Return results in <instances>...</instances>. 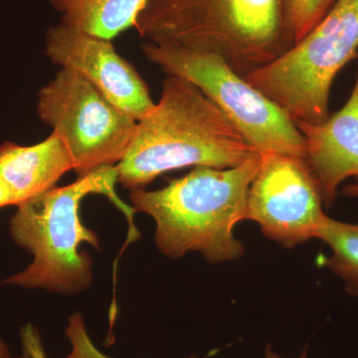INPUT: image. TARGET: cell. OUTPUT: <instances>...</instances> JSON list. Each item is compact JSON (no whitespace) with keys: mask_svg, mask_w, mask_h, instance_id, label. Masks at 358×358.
<instances>
[{"mask_svg":"<svg viewBox=\"0 0 358 358\" xmlns=\"http://www.w3.org/2000/svg\"><path fill=\"white\" fill-rule=\"evenodd\" d=\"M256 150L203 92L167 75L152 112L136 122L128 152L117 164V182L141 189L157 176L185 167L231 169Z\"/></svg>","mask_w":358,"mask_h":358,"instance_id":"cell-1","label":"cell"},{"mask_svg":"<svg viewBox=\"0 0 358 358\" xmlns=\"http://www.w3.org/2000/svg\"><path fill=\"white\" fill-rule=\"evenodd\" d=\"M141 38L214 54L246 79L296 44L288 0H148Z\"/></svg>","mask_w":358,"mask_h":358,"instance_id":"cell-2","label":"cell"},{"mask_svg":"<svg viewBox=\"0 0 358 358\" xmlns=\"http://www.w3.org/2000/svg\"><path fill=\"white\" fill-rule=\"evenodd\" d=\"M262 160L256 152L231 169L195 167L160 189L131 190L129 199L134 211L155 221V242L164 256L197 251L209 263L236 260L244 248L234 228L246 220L250 185Z\"/></svg>","mask_w":358,"mask_h":358,"instance_id":"cell-3","label":"cell"},{"mask_svg":"<svg viewBox=\"0 0 358 358\" xmlns=\"http://www.w3.org/2000/svg\"><path fill=\"white\" fill-rule=\"evenodd\" d=\"M117 182V166H103L69 185L51 188L17 205L9 221V232L18 246L32 254L33 261L3 284L64 294L88 288L93 281V262L80 248L88 243L100 249V239L84 225L80 208L85 197L103 194L127 213L134 211L115 194Z\"/></svg>","mask_w":358,"mask_h":358,"instance_id":"cell-4","label":"cell"},{"mask_svg":"<svg viewBox=\"0 0 358 358\" xmlns=\"http://www.w3.org/2000/svg\"><path fill=\"white\" fill-rule=\"evenodd\" d=\"M358 53V0H338L326 17L284 55L246 78L294 120L329 119L339 71Z\"/></svg>","mask_w":358,"mask_h":358,"instance_id":"cell-5","label":"cell"},{"mask_svg":"<svg viewBox=\"0 0 358 358\" xmlns=\"http://www.w3.org/2000/svg\"><path fill=\"white\" fill-rule=\"evenodd\" d=\"M141 51L166 75L182 78L203 92L259 154L305 159V138L293 117L218 56L148 41Z\"/></svg>","mask_w":358,"mask_h":358,"instance_id":"cell-6","label":"cell"},{"mask_svg":"<svg viewBox=\"0 0 358 358\" xmlns=\"http://www.w3.org/2000/svg\"><path fill=\"white\" fill-rule=\"evenodd\" d=\"M36 112L64 143L78 178L117 166L128 152L138 122L83 77L63 68L40 89Z\"/></svg>","mask_w":358,"mask_h":358,"instance_id":"cell-7","label":"cell"},{"mask_svg":"<svg viewBox=\"0 0 358 358\" xmlns=\"http://www.w3.org/2000/svg\"><path fill=\"white\" fill-rule=\"evenodd\" d=\"M250 185L246 219L287 248L315 238L327 217L317 179L303 157L262 155Z\"/></svg>","mask_w":358,"mask_h":358,"instance_id":"cell-8","label":"cell"},{"mask_svg":"<svg viewBox=\"0 0 358 358\" xmlns=\"http://www.w3.org/2000/svg\"><path fill=\"white\" fill-rule=\"evenodd\" d=\"M45 53L54 64L83 77L136 122L154 109L147 84L110 40L59 23L46 33Z\"/></svg>","mask_w":358,"mask_h":358,"instance_id":"cell-9","label":"cell"},{"mask_svg":"<svg viewBox=\"0 0 358 358\" xmlns=\"http://www.w3.org/2000/svg\"><path fill=\"white\" fill-rule=\"evenodd\" d=\"M305 138L306 157L319 183L324 203L331 206L343 181L358 179V73L348 102L320 124L294 120Z\"/></svg>","mask_w":358,"mask_h":358,"instance_id":"cell-10","label":"cell"},{"mask_svg":"<svg viewBox=\"0 0 358 358\" xmlns=\"http://www.w3.org/2000/svg\"><path fill=\"white\" fill-rule=\"evenodd\" d=\"M73 171L67 148L57 134L36 145H20L11 141L0 145V178L13 195L15 206L55 187Z\"/></svg>","mask_w":358,"mask_h":358,"instance_id":"cell-11","label":"cell"},{"mask_svg":"<svg viewBox=\"0 0 358 358\" xmlns=\"http://www.w3.org/2000/svg\"><path fill=\"white\" fill-rule=\"evenodd\" d=\"M148 0H51L60 13L61 23L110 40L129 28L136 20Z\"/></svg>","mask_w":358,"mask_h":358,"instance_id":"cell-12","label":"cell"},{"mask_svg":"<svg viewBox=\"0 0 358 358\" xmlns=\"http://www.w3.org/2000/svg\"><path fill=\"white\" fill-rule=\"evenodd\" d=\"M317 239L331 247L327 266L346 284L348 293L358 296V225L327 216L317 230Z\"/></svg>","mask_w":358,"mask_h":358,"instance_id":"cell-13","label":"cell"},{"mask_svg":"<svg viewBox=\"0 0 358 358\" xmlns=\"http://www.w3.org/2000/svg\"><path fill=\"white\" fill-rule=\"evenodd\" d=\"M338 0H288L289 22L298 43L326 17Z\"/></svg>","mask_w":358,"mask_h":358,"instance_id":"cell-14","label":"cell"},{"mask_svg":"<svg viewBox=\"0 0 358 358\" xmlns=\"http://www.w3.org/2000/svg\"><path fill=\"white\" fill-rule=\"evenodd\" d=\"M65 334L71 345V352L65 358H112L101 352L94 345L87 331L81 313H74L70 317ZM187 358L199 357L192 355Z\"/></svg>","mask_w":358,"mask_h":358,"instance_id":"cell-15","label":"cell"},{"mask_svg":"<svg viewBox=\"0 0 358 358\" xmlns=\"http://www.w3.org/2000/svg\"><path fill=\"white\" fill-rule=\"evenodd\" d=\"M22 358H47L38 329L33 324H25L20 329Z\"/></svg>","mask_w":358,"mask_h":358,"instance_id":"cell-16","label":"cell"},{"mask_svg":"<svg viewBox=\"0 0 358 358\" xmlns=\"http://www.w3.org/2000/svg\"><path fill=\"white\" fill-rule=\"evenodd\" d=\"M15 206L13 195L2 178H0V209L7 206Z\"/></svg>","mask_w":358,"mask_h":358,"instance_id":"cell-17","label":"cell"},{"mask_svg":"<svg viewBox=\"0 0 358 358\" xmlns=\"http://www.w3.org/2000/svg\"><path fill=\"white\" fill-rule=\"evenodd\" d=\"M343 193L348 197H357L358 199V182L346 186Z\"/></svg>","mask_w":358,"mask_h":358,"instance_id":"cell-18","label":"cell"},{"mask_svg":"<svg viewBox=\"0 0 358 358\" xmlns=\"http://www.w3.org/2000/svg\"><path fill=\"white\" fill-rule=\"evenodd\" d=\"M0 358H13L1 336H0Z\"/></svg>","mask_w":358,"mask_h":358,"instance_id":"cell-19","label":"cell"},{"mask_svg":"<svg viewBox=\"0 0 358 358\" xmlns=\"http://www.w3.org/2000/svg\"><path fill=\"white\" fill-rule=\"evenodd\" d=\"M265 358H282V357H280L279 355H275V353L273 352L272 348H271V346L268 345L267 350H266ZM300 358H307V352H306V350H305V352L301 353Z\"/></svg>","mask_w":358,"mask_h":358,"instance_id":"cell-20","label":"cell"},{"mask_svg":"<svg viewBox=\"0 0 358 358\" xmlns=\"http://www.w3.org/2000/svg\"><path fill=\"white\" fill-rule=\"evenodd\" d=\"M15 358H22V357H15Z\"/></svg>","mask_w":358,"mask_h":358,"instance_id":"cell-21","label":"cell"},{"mask_svg":"<svg viewBox=\"0 0 358 358\" xmlns=\"http://www.w3.org/2000/svg\"><path fill=\"white\" fill-rule=\"evenodd\" d=\"M357 58H358V53H357Z\"/></svg>","mask_w":358,"mask_h":358,"instance_id":"cell-22","label":"cell"}]
</instances>
